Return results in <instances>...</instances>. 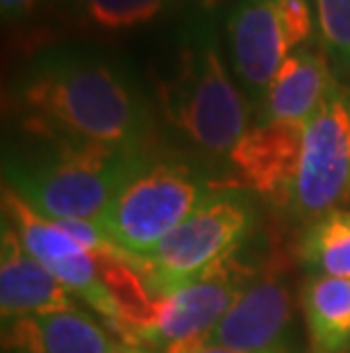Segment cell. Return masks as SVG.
<instances>
[{
	"label": "cell",
	"mask_w": 350,
	"mask_h": 353,
	"mask_svg": "<svg viewBox=\"0 0 350 353\" xmlns=\"http://www.w3.org/2000/svg\"><path fill=\"white\" fill-rule=\"evenodd\" d=\"M10 103L32 137L144 151L151 128L146 101L123 66L82 46L46 48L30 59Z\"/></svg>",
	"instance_id": "cell-1"
},
{
	"label": "cell",
	"mask_w": 350,
	"mask_h": 353,
	"mask_svg": "<svg viewBox=\"0 0 350 353\" xmlns=\"http://www.w3.org/2000/svg\"><path fill=\"white\" fill-rule=\"evenodd\" d=\"M36 139L41 144L30 157L5 160V185L14 187L36 212L53 221H96L151 160L144 151L96 141Z\"/></svg>",
	"instance_id": "cell-2"
},
{
	"label": "cell",
	"mask_w": 350,
	"mask_h": 353,
	"mask_svg": "<svg viewBox=\"0 0 350 353\" xmlns=\"http://www.w3.org/2000/svg\"><path fill=\"white\" fill-rule=\"evenodd\" d=\"M157 103L164 119L210 155H230L248 130V105L226 69L210 21L184 26L173 64L157 78Z\"/></svg>",
	"instance_id": "cell-3"
},
{
	"label": "cell",
	"mask_w": 350,
	"mask_h": 353,
	"mask_svg": "<svg viewBox=\"0 0 350 353\" xmlns=\"http://www.w3.org/2000/svg\"><path fill=\"white\" fill-rule=\"evenodd\" d=\"M221 187L191 164L151 157L96 219V226L130 260H146Z\"/></svg>",
	"instance_id": "cell-4"
},
{
	"label": "cell",
	"mask_w": 350,
	"mask_h": 353,
	"mask_svg": "<svg viewBox=\"0 0 350 353\" xmlns=\"http://www.w3.org/2000/svg\"><path fill=\"white\" fill-rule=\"evenodd\" d=\"M3 223L10 226L23 246L53 274L66 290L109 319L116 330L123 328L125 314L118 301L128 262V255H98L71 239L53 219L41 216L30 203L14 190L3 187Z\"/></svg>",
	"instance_id": "cell-5"
},
{
	"label": "cell",
	"mask_w": 350,
	"mask_h": 353,
	"mask_svg": "<svg viewBox=\"0 0 350 353\" xmlns=\"http://www.w3.org/2000/svg\"><path fill=\"white\" fill-rule=\"evenodd\" d=\"M252 226L250 201L239 187H221L187 216L146 260H139L144 281L164 296L196 281L228 260Z\"/></svg>",
	"instance_id": "cell-6"
},
{
	"label": "cell",
	"mask_w": 350,
	"mask_h": 353,
	"mask_svg": "<svg viewBox=\"0 0 350 353\" xmlns=\"http://www.w3.org/2000/svg\"><path fill=\"white\" fill-rule=\"evenodd\" d=\"M311 0H234L226 19L228 55L234 78L259 103L282 62L311 41Z\"/></svg>",
	"instance_id": "cell-7"
},
{
	"label": "cell",
	"mask_w": 350,
	"mask_h": 353,
	"mask_svg": "<svg viewBox=\"0 0 350 353\" xmlns=\"http://www.w3.org/2000/svg\"><path fill=\"white\" fill-rule=\"evenodd\" d=\"M350 192V92L337 85L305 123L292 205L305 216H323Z\"/></svg>",
	"instance_id": "cell-8"
},
{
	"label": "cell",
	"mask_w": 350,
	"mask_h": 353,
	"mask_svg": "<svg viewBox=\"0 0 350 353\" xmlns=\"http://www.w3.org/2000/svg\"><path fill=\"white\" fill-rule=\"evenodd\" d=\"M245 278L248 272L230 255L196 281L164 296H155L153 317L141 330L139 340L166 349L191 337H207L239 299L248 285Z\"/></svg>",
	"instance_id": "cell-9"
},
{
	"label": "cell",
	"mask_w": 350,
	"mask_h": 353,
	"mask_svg": "<svg viewBox=\"0 0 350 353\" xmlns=\"http://www.w3.org/2000/svg\"><path fill=\"white\" fill-rule=\"evenodd\" d=\"M305 123H255L230 151L234 187L262 194L275 205H292L298 164L303 153Z\"/></svg>",
	"instance_id": "cell-10"
},
{
	"label": "cell",
	"mask_w": 350,
	"mask_h": 353,
	"mask_svg": "<svg viewBox=\"0 0 350 353\" xmlns=\"http://www.w3.org/2000/svg\"><path fill=\"white\" fill-rule=\"evenodd\" d=\"M292 324V294L275 274L248 281L207 342L243 353H285Z\"/></svg>",
	"instance_id": "cell-11"
},
{
	"label": "cell",
	"mask_w": 350,
	"mask_h": 353,
	"mask_svg": "<svg viewBox=\"0 0 350 353\" xmlns=\"http://www.w3.org/2000/svg\"><path fill=\"white\" fill-rule=\"evenodd\" d=\"M337 85L323 46L311 39L296 48L273 76L257 103V123H307Z\"/></svg>",
	"instance_id": "cell-12"
},
{
	"label": "cell",
	"mask_w": 350,
	"mask_h": 353,
	"mask_svg": "<svg viewBox=\"0 0 350 353\" xmlns=\"http://www.w3.org/2000/svg\"><path fill=\"white\" fill-rule=\"evenodd\" d=\"M78 310L73 292L30 253L19 235L3 223L0 237V317L5 321L32 314Z\"/></svg>",
	"instance_id": "cell-13"
},
{
	"label": "cell",
	"mask_w": 350,
	"mask_h": 353,
	"mask_svg": "<svg viewBox=\"0 0 350 353\" xmlns=\"http://www.w3.org/2000/svg\"><path fill=\"white\" fill-rule=\"evenodd\" d=\"M118 344L80 310L32 314L3 324L5 353H111Z\"/></svg>",
	"instance_id": "cell-14"
},
{
	"label": "cell",
	"mask_w": 350,
	"mask_h": 353,
	"mask_svg": "<svg viewBox=\"0 0 350 353\" xmlns=\"http://www.w3.org/2000/svg\"><path fill=\"white\" fill-rule=\"evenodd\" d=\"M300 305L311 353H341L350 344V278L311 276Z\"/></svg>",
	"instance_id": "cell-15"
},
{
	"label": "cell",
	"mask_w": 350,
	"mask_h": 353,
	"mask_svg": "<svg viewBox=\"0 0 350 353\" xmlns=\"http://www.w3.org/2000/svg\"><path fill=\"white\" fill-rule=\"evenodd\" d=\"M64 23L91 32H125L166 17L182 0H46Z\"/></svg>",
	"instance_id": "cell-16"
},
{
	"label": "cell",
	"mask_w": 350,
	"mask_h": 353,
	"mask_svg": "<svg viewBox=\"0 0 350 353\" xmlns=\"http://www.w3.org/2000/svg\"><path fill=\"white\" fill-rule=\"evenodd\" d=\"M303 262L318 276L350 278V210H332L309 228Z\"/></svg>",
	"instance_id": "cell-17"
},
{
	"label": "cell",
	"mask_w": 350,
	"mask_h": 353,
	"mask_svg": "<svg viewBox=\"0 0 350 353\" xmlns=\"http://www.w3.org/2000/svg\"><path fill=\"white\" fill-rule=\"evenodd\" d=\"M316 17L318 43L332 69L350 76V0H311Z\"/></svg>",
	"instance_id": "cell-18"
},
{
	"label": "cell",
	"mask_w": 350,
	"mask_h": 353,
	"mask_svg": "<svg viewBox=\"0 0 350 353\" xmlns=\"http://www.w3.org/2000/svg\"><path fill=\"white\" fill-rule=\"evenodd\" d=\"M39 5L41 0H0V17L5 26H17L32 17Z\"/></svg>",
	"instance_id": "cell-19"
},
{
	"label": "cell",
	"mask_w": 350,
	"mask_h": 353,
	"mask_svg": "<svg viewBox=\"0 0 350 353\" xmlns=\"http://www.w3.org/2000/svg\"><path fill=\"white\" fill-rule=\"evenodd\" d=\"M164 353H243L226 347H216V344L207 342V337H191V340L175 342L164 349Z\"/></svg>",
	"instance_id": "cell-20"
},
{
	"label": "cell",
	"mask_w": 350,
	"mask_h": 353,
	"mask_svg": "<svg viewBox=\"0 0 350 353\" xmlns=\"http://www.w3.org/2000/svg\"><path fill=\"white\" fill-rule=\"evenodd\" d=\"M111 353H141V351H137V349H128V347H121V344H118V347L111 351Z\"/></svg>",
	"instance_id": "cell-21"
},
{
	"label": "cell",
	"mask_w": 350,
	"mask_h": 353,
	"mask_svg": "<svg viewBox=\"0 0 350 353\" xmlns=\"http://www.w3.org/2000/svg\"><path fill=\"white\" fill-rule=\"evenodd\" d=\"M348 201H350V192H348Z\"/></svg>",
	"instance_id": "cell-22"
}]
</instances>
